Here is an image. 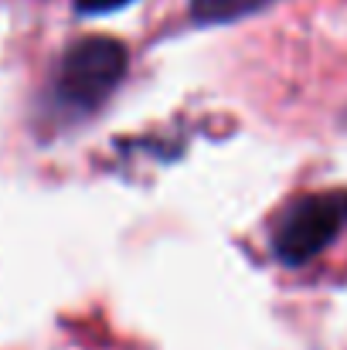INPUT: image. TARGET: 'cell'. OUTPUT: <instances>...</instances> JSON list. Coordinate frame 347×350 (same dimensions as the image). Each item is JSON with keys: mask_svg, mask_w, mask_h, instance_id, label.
I'll list each match as a JSON object with an SVG mask.
<instances>
[{"mask_svg": "<svg viewBox=\"0 0 347 350\" xmlns=\"http://www.w3.org/2000/svg\"><path fill=\"white\" fill-rule=\"evenodd\" d=\"M126 68H129V55L116 38H103V34L82 38L62 55L55 75V99L65 113L89 116L119 89Z\"/></svg>", "mask_w": 347, "mask_h": 350, "instance_id": "obj_1", "label": "cell"}, {"mask_svg": "<svg viewBox=\"0 0 347 350\" xmlns=\"http://www.w3.org/2000/svg\"><path fill=\"white\" fill-rule=\"evenodd\" d=\"M133 0H75V7L82 14H106V10H116V7H126Z\"/></svg>", "mask_w": 347, "mask_h": 350, "instance_id": "obj_4", "label": "cell"}, {"mask_svg": "<svg viewBox=\"0 0 347 350\" xmlns=\"http://www.w3.org/2000/svg\"><path fill=\"white\" fill-rule=\"evenodd\" d=\"M347 232V187L293 201L272 225V255L286 265H307Z\"/></svg>", "mask_w": 347, "mask_h": 350, "instance_id": "obj_2", "label": "cell"}, {"mask_svg": "<svg viewBox=\"0 0 347 350\" xmlns=\"http://www.w3.org/2000/svg\"><path fill=\"white\" fill-rule=\"evenodd\" d=\"M272 0H191V21L201 27L211 24H235L259 10H266Z\"/></svg>", "mask_w": 347, "mask_h": 350, "instance_id": "obj_3", "label": "cell"}]
</instances>
